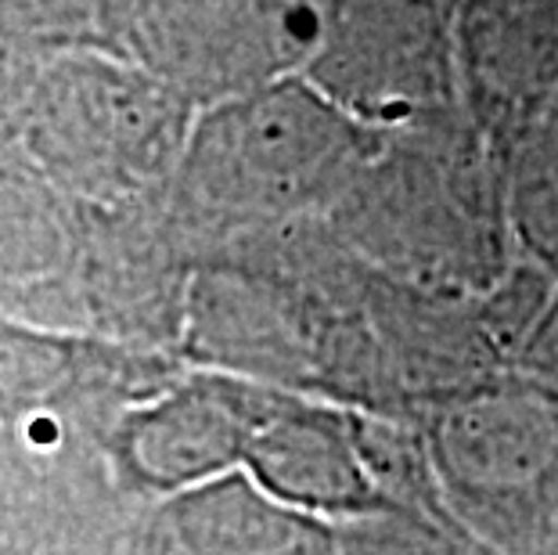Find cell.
Here are the masks:
<instances>
[{
    "label": "cell",
    "mask_w": 558,
    "mask_h": 555,
    "mask_svg": "<svg viewBox=\"0 0 558 555\" xmlns=\"http://www.w3.org/2000/svg\"><path fill=\"white\" fill-rule=\"evenodd\" d=\"M378 141L300 73L275 80L195 116L166 214L198 264L223 245L325 220Z\"/></svg>",
    "instance_id": "cell-1"
},
{
    "label": "cell",
    "mask_w": 558,
    "mask_h": 555,
    "mask_svg": "<svg viewBox=\"0 0 558 555\" xmlns=\"http://www.w3.org/2000/svg\"><path fill=\"white\" fill-rule=\"evenodd\" d=\"M325 220L372 275L436 297H486L519 264L501 156L465 116L383 134Z\"/></svg>",
    "instance_id": "cell-2"
},
{
    "label": "cell",
    "mask_w": 558,
    "mask_h": 555,
    "mask_svg": "<svg viewBox=\"0 0 558 555\" xmlns=\"http://www.w3.org/2000/svg\"><path fill=\"white\" fill-rule=\"evenodd\" d=\"M436 498L486 555L558 545V389L497 375L418 419Z\"/></svg>",
    "instance_id": "cell-3"
},
{
    "label": "cell",
    "mask_w": 558,
    "mask_h": 555,
    "mask_svg": "<svg viewBox=\"0 0 558 555\" xmlns=\"http://www.w3.org/2000/svg\"><path fill=\"white\" fill-rule=\"evenodd\" d=\"M37 156L83 206L166 198L195 126V105L162 76L126 65L62 73Z\"/></svg>",
    "instance_id": "cell-4"
},
{
    "label": "cell",
    "mask_w": 558,
    "mask_h": 555,
    "mask_svg": "<svg viewBox=\"0 0 558 555\" xmlns=\"http://www.w3.org/2000/svg\"><path fill=\"white\" fill-rule=\"evenodd\" d=\"M300 76L375 134L461 116L454 0H325Z\"/></svg>",
    "instance_id": "cell-5"
},
{
    "label": "cell",
    "mask_w": 558,
    "mask_h": 555,
    "mask_svg": "<svg viewBox=\"0 0 558 555\" xmlns=\"http://www.w3.org/2000/svg\"><path fill=\"white\" fill-rule=\"evenodd\" d=\"M278 397L275 386L184 361L116 422L109 436L116 480L130 502L151 505L234 476Z\"/></svg>",
    "instance_id": "cell-6"
},
{
    "label": "cell",
    "mask_w": 558,
    "mask_h": 555,
    "mask_svg": "<svg viewBox=\"0 0 558 555\" xmlns=\"http://www.w3.org/2000/svg\"><path fill=\"white\" fill-rule=\"evenodd\" d=\"M372 415L284 394L248 444L242 472L284 509L339 527L389 509L372 458Z\"/></svg>",
    "instance_id": "cell-7"
},
{
    "label": "cell",
    "mask_w": 558,
    "mask_h": 555,
    "mask_svg": "<svg viewBox=\"0 0 558 555\" xmlns=\"http://www.w3.org/2000/svg\"><path fill=\"white\" fill-rule=\"evenodd\" d=\"M461 116L501 152L558 94V0H454Z\"/></svg>",
    "instance_id": "cell-8"
},
{
    "label": "cell",
    "mask_w": 558,
    "mask_h": 555,
    "mask_svg": "<svg viewBox=\"0 0 558 555\" xmlns=\"http://www.w3.org/2000/svg\"><path fill=\"white\" fill-rule=\"evenodd\" d=\"M336 527L267 498L245 472L145 505L112 555H328Z\"/></svg>",
    "instance_id": "cell-9"
},
{
    "label": "cell",
    "mask_w": 558,
    "mask_h": 555,
    "mask_svg": "<svg viewBox=\"0 0 558 555\" xmlns=\"http://www.w3.org/2000/svg\"><path fill=\"white\" fill-rule=\"evenodd\" d=\"M515 256L558 281V94L501 152Z\"/></svg>",
    "instance_id": "cell-10"
},
{
    "label": "cell",
    "mask_w": 558,
    "mask_h": 555,
    "mask_svg": "<svg viewBox=\"0 0 558 555\" xmlns=\"http://www.w3.org/2000/svg\"><path fill=\"white\" fill-rule=\"evenodd\" d=\"M328 555H486L439 509L389 505L336 527Z\"/></svg>",
    "instance_id": "cell-11"
},
{
    "label": "cell",
    "mask_w": 558,
    "mask_h": 555,
    "mask_svg": "<svg viewBox=\"0 0 558 555\" xmlns=\"http://www.w3.org/2000/svg\"><path fill=\"white\" fill-rule=\"evenodd\" d=\"M551 555H558V545H555V552H551Z\"/></svg>",
    "instance_id": "cell-12"
}]
</instances>
